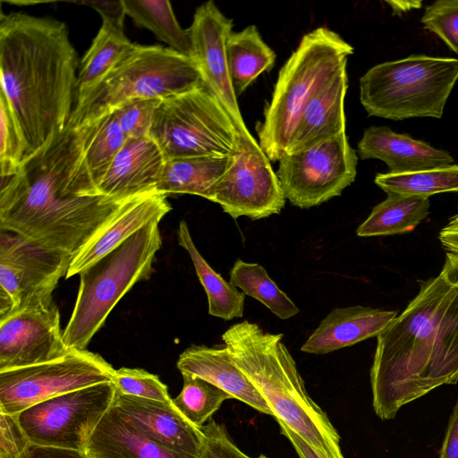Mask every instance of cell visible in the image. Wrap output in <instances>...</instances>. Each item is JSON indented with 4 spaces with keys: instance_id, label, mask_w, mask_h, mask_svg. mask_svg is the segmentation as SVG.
<instances>
[{
    "instance_id": "obj_1",
    "label": "cell",
    "mask_w": 458,
    "mask_h": 458,
    "mask_svg": "<svg viewBox=\"0 0 458 458\" xmlns=\"http://www.w3.org/2000/svg\"><path fill=\"white\" fill-rule=\"evenodd\" d=\"M92 124L65 128L1 178L0 229L74 257L127 201L99 193L84 162Z\"/></svg>"
},
{
    "instance_id": "obj_2",
    "label": "cell",
    "mask_w": 458,
    "mask_h": 458,
    "mask_svg": "<svg viewBox=\"0 0 458 458\" xmlns=\"http://www.w3.org/2000/svg\"><path fill=\"white\" fill-rule=\"evenodd\" d=\"M458 381V256L420 282L418 294L377 336L372 405L382 420L443 385Z\"/></svg>"
},
{
    "instance_id": "obj_3",
    "label": "cell",
    "mask_w": 458,
    "mask_h": 458,
    "mask_svg": "<svg viewBox=\"0 0 458 458\" xmlns=\"http://www.w3.org/2000/svg\"><path fill=\"white\" fill-rule=\"evenodd\" d=\"M77 67L65 23L25 13L1 14V92L20 123L29 156L68 123Z\"/></svg>"
},
{
    "instance_id": "obj_4",
    "label": "cell",
    "mask_w": 458,
    "mask_h": 458,
    "mask_svg": "<svg viewBox=\"0 0 458 458\" xmlns=\"http://www.w3.org/2000/svg\"><path fill=\"white\" fill-rule=\"evenodd\" d=\"M242 373L283 422L326 458H344L340 437L327 413L309 395L283 334L244 320L222 335Z\"/></svg>"
},
{
    "instance_id": "obj_5",
    "label": "cell",
    "mask_w": 458,
    "mask_h": 458,
    "mask_svg": "<svg viewBox=\"0 0 458 458\" xmlns=\"http://www.w3.org/2000/svg\"><path fill=\"white\" fill-rule=\"evenodd\" d=\"M353 47L325 27L305 34L281 67L264 119L257 125L259 145L270 161L288 151L301 114L309 103L346 70Z\"/></svg>"
},
{
    "instance_id": "obj_6",
    "label": "cell",
    "mask_w": 458,
    "mask_h": 458,
    "mask_svg": "<svg viewBox=\"0 0 458 458\" xmlns=\"http://www.w3.org/2000/svg\"><path fill=\"white\" fill-rule=\"evenodd\" d=\"M204 84L193 59L168 47L133 44L109 74L74 104L66 125H90L128 101L163 99Z\"/></svg>"
},
{
    "instance_id": "obj_7",
    "label": "cell",
    "mask_w": 458,
    "mask_h": 458,
    "mask_svg": "<svg viewBox=\"0 0 458 458\" xmlns=\"http://www.w3.org/2000/svg\"><path fill=\"white\" fill-rule=\"evenodd\" d=\"M158 225L142 228L79 274L77 298L64 330L69 351L85 350L123 295L150 277L162 246Z\"/></svg>"
},
{
    "instance_id": "obj_8",
    "label": "cell",
    "mask_w": 458,
    "mask_h": 458,
    "mask_svg": "<svg viewBox=\"0 0 458 458\" xmlns=\"http://www.w3.org/2000/svg\"><path fill=\"white\" fill-rule=\"evenodd\" d=\"M457 81V58L411 55L368 70L360 79V100L369 116L441 118Z\"/></svg>"
},
{
    "instance_id": "obj_9",
    "label": "cell",
    "mask_w": 458,
    "mask_h": 458,
    "mask_svg": "<svg viewBox=\"0 0 458 458\" xmlns=\"http://www.w3.org/2000/svg\"><path fill=\"white\" fill-rule=\"evenodd\" d=\"M149 136L165 160L231 157L241 138L228 112L206 84L161 99Z\"/></svg>"
},
{
    "instance_id": "obj_10",
    "label": "cell",
    "mask_w": 458,
    "mask_h": 458,
    "mask_svg": "<svg viewBox=\"0 0 458 458\" xmlns=\"http://www.w3.org/2000/svg\"><path fill=\"white\" fill-rule=\"evenodd\" d=\"M115 394L114 381L100 383L47 399L16 416L32 445L86 452Z\"/></svg>"
},
{
    "instance_id": "obj_11",
    "label": "cell",
    "mask_w": 458,
    "mask_h": 458,
    "mask_svg": "<svg viewBox=\"0 0 458 458\" xmlns=\"http://www.w3.org/2000/svg\"><path fill=\"white\" fill-rule=\"evenodd\" d=\"M114 369L102 356L72 350L47 362L0 372V411L16 415L47 399L112 382Z\"/></svg>"
},
{
    "instance_id": "obj_12",
    "label": "cell",
    "mask_w": 458,
    "mask_h": 458,
    "mask_svg": "<svg viewBox=\"0 0 458 458\" xmlns=\"http://www.w3.org/2000/svg\"><path fill=\"white\" fill-rule=\"evenodd\" d=\"M72 256L0 233V318L53 302V293L66 277Z\"/></svg>"
},
{
    "instance_id": "obj_13",
    "label": "cell",
    "mask_w": 458,
    "mask_h": 458,
    "mask_svg": "<svg viewBox=\"0 0 458 458\" xmlns=\"http://www.w3.org/2000/svg\"><path fill=\"white\" fill-rule=\"evenodd\" d=\"M358 157L346 133L306 150L284 155L276 172L285 199L293 206H318L351 185L357 174Z\"/></svg>"
},
{
    "instance_id": "obj_14",
    "label": "cell",
    "mask_w": 458,
    "mask_h": 458,
    "mask_svg": "<svg viewBox=\"0 0 458 458\" xmlns=\"http://www.w3.org/2000/svg\"><path fill=\"white\" fill-rule=\"evenodd\" d=\"M208 200L220 205L233 219L258 220L279 214L286 199L258 141L241 137L232 165L216 183Z\"/></svg>"
},
{
    "instance_id": "obj_15",
    "label": "cell",
    "mask_w": 458,
    "mask_h": 458,
    "mask_svg": "<svg viewBox=\"0 0 458 458\" xmlns=\"http://www.w3.org/2000/svg\"><path fill=\"white\" fill-rule=\"evenodd\" d=\"M69 352L55 301L0 318V372L54 360Z\"/></svg>"
},
{
    "instance_id": "obj_16",
    "label": "cell",
    "mask_w": 458,
    "mask_h": 458,
    "mask_svg": "<svg viewBox=\"0 0 458 458\" xmlns=\"http://www.w3.org/2000/svg\"><path fill=\"white\" fill-rule=\"evenodd\" d=\"M233 26V20L209 0L197 7L192 23L187 30L191 40L193 59L206 85L228 112L240 136L256 140L242 116L229 73L225 46Z\"/></svg>"
},
{
    "instance_id": "obj_17",
    "label": "cell",
    "mask_w": 458,
    "mask_h": 458,
    "mask_svg": "<svg viewBox=\"0 0 458 458\" xmlns=\"http://www.w3.org/2000/svg\"><path fill=\"white\" fill-rule=\"evenodd\" d=\"M113 405L147 437L162 446L190 458H198L203 433L172 403H165L117 392Z\"/></svg>"
},
{
    "instance_id": "obj_18",
    "label": "cell",
    "mask_w": 458,
    "mask_h": 458,
    "mask_svg": "<svg viewBox=\"0 0 458 458\" xmlns=\"http://www.w3.org/2000/svg\"><path fill=\"white\" fill-rule=\"evenodd\" d=\"M165 157L150 136L126 139L97 188L118 201L157 191Z\"/></svg>"
},
{
    "instance_id": "obj_19",
    "label": "cell",
    "mask_w": 458,
    "mask_h": 458,
    "mask_svg": "<svg viewBox=\"0 0 458 458\" xmlns=\"http://www.w3.org/2000/svg\"><path fill=\"white\" fill-rule=\"evenodd\" d=\"M171 209L167 195L157 191L129 199L72 258L65 278L79 275L147 225L159 224Z\"/></svg>"
},
{
    "instance_id": "obj_20",
    "label": "cell",
    "mask_w": 458,
    "mask_h": 458,
    "mask_svg": "<svg viewBox=\"0 0 458 458\" xmlns=\"http://www.w3.org/2000/svg\"><path fill=\"white\" fill-rule=\"evenodd\" d=\"M358 156L365 159H379L389 174L413 173L454 164L452 155L415 140L409 134L397 133L386 126L367 128L357 146Z\"/></svg>"
},
{
    "instance_id": "obj_21",
    "label": "cell",
    "mask_w": 458,
    "mask_h": 458,
    "mask_svg": "<svg viewBox=\"0 0 458 458\" xmlns=\"http://www.w3.org/2000/svg\"><path fill=\"white\" fill-rule=\"evenodd\" d=\"M398 316L387 310L354 305L335 308L323 318L301 350L306 353L326 354L377 337Z\"/></svg>"
},
{
    "instance_id": "obj_22",
    "label": "cell",
    "mask_w": 458,
    "mask_h": 458,
    "mask_svg": "<svg viewBox=\"0 0 458 458\" xmlns=\"http://www.w3.org/2000/svg\"><path fill=\"white\" fill-rule=\"evenodd\" d=\"M182 374L199 377L251 408L267 415L273 412L259 391L236 365L226 346L192 345L179 356Z\"/></svg>"
},
{
    "instance_id": "obj_23",
    "label": "cell",
    "mask_w": 458,
    "mask_h": 458,
    "mask_svg": "<svg viewBox=\"0 0 458 458\" xmlns=\"http://www.w3.org/2000/svg\"><path fill=\"white\" fill-rule=\"evenodd\" d=\"M347 89L348 76L344 70L309 103L297 123L286 154L306 150L345 133Z\"/></svg>"
},
{
    "instance_id": "obj_24",
    "label": "cell",
    "mask_w": 458,
    "mask_h": 458,
    "mask_svg": "<svg viewBox=\"0 0 458 458\" xmlns=\"http://www.w3.org/2000/svg\"><path fill=\"white\" fill-rule=\"evenodd\" d=\"M86 453L90 458H190L150 439L114 405L90 436Z\"/></svg>"
},
{
    "instance_id": "obj_25",
    "label": "cell",
    "mask_w": 458,
    "mask_h": 458,
    "mask_svg": "<svg viewBox=\"0 0 458 458\" xmlns=\"http://www.w3.org/2000/svg\"><path fill=\"white\" fill-rule=\"evenodd\" d=\"M233 162L225 157H184L165 161L157 191L169 194H191L208 199L216 183Z\"/></svg>"
},
{
    "instance_id": "obj_26",
    "label": "cell",
    "mask_w": 458,
    "mask_h": 458,
    "mask_svg": "<svg viewBox=\"0 0 458 458\" xmlns=\"http://www.w3.org/2000/svg\"><path fill=\"white\" fill-rule=\"evenodd\" d=\"M226 56L233 89L236 97L264 72L270 71L276 53L263 40L255 25L232 31L226 40Z\"/></svg>"
},
{
    "instance_id": "obj_27",
    "label": "cell",
    "mask_w": 458,
    "mask_h": 458,
    "mask_svg": "<svg viewBox=\"0 0 458 458\" xmlns=\"http://www.w3.org/2000/svg\"><path fill=\"white\" fill-rule=\"evenodd\" d=\"M132 45L123 32V26L102 21L97 36L81 61L74 104L109 74Z\"/></svg>"
},
{
    "instance_id": "obj_28",
    "label": "cell",
    "mask_w": 458,
    "mask_h": 458,
    "mask_svg": "<svg viewBox=\"0 0 458 458\" xmlns=\"http://www.w3.org/2000/svg\"><path fill=\"white\" fill-rule=\"evenodd\" d=\"M177 238L180 246L188 252L197 276L207 293L209 315L225 320L242 318L245 294L208 265L197 249L184 220L179 224Z\"/></svg>"
},
{
    "instance_id": "obj_29",
    "label": "cell",
    "mask_w": 458,
    "mask_h": 458,
    "mask_svg": "<svg viewBox=\"0 0 458 458\" xmlns=\"http://www.w3.org/2000/svg\"><path fill=\"white\" fill-rule=\"evenodd\" d=\"M429 208L428 198L389 192L372 208L356 233L369 237L409 233L428 217Z\"/></svg>"
},
{
    "instance_id": "obj_30",
    "label": "cell",
    "mask_w": 458,
    "mask_h": 458,
    "mask_svg": "<svg viewBox=\"0 0 458 458\" xmlns=\"http://www.w3.org/2000/svg\"><path fill=\"white\" fill-rule=\"evenodd\" d=\"M123 4L126 15L138 27L148 29L168 47L193 59L189 31L180 26L169 1L123 0Z\"/></svg>"
},
{
    "instance_id": "obj_31",
    "label": "cell",
    "mask_w": 458,
    "mask_h": 458,
    "mask_svg": "<svg viewBox=\"0 0 458 458\" xmlns=\"http://www.w3.org/2000/svg\"><path fill=\"white\" fill-rule=\"evenodd\" d=\"M229 282L245 295L260 301L281 319L293 318L300 311L259 264L236 260L231 269Z\"/></svg>"
},
{
    "instance_id": "obj_32",
    "label": "cell",
    "mask_w": 458,
    "mask_h": 458,
    "mask_svg": "<svg viewBox=\"0 0 458 458\" xmlns=\"http://www.w3.org/2000/svg\"><path fill=\"white\" fill-rule=\"evenodd\" d=\"M374 182L386 193L429 199L437 193L458 192V165L407 174H377Z\"/></svg>"
},
{
    "instance_id": "obj_33",
    "label": "cell",
    "mask_w": 458,
    "mask_h": 458,
    "mask_svg": "<svg viewBox=\"0 0 458 458\" xmlns=\"http://www.w3.org/2000/svg\"><path fill=\"white\" fill-rule=\"evenodd\" d=\"M125 140L126 137L120 128L114 112L92 124L85 147L84 162L96 187L105 176Z\"/></svg>"
},
{
    "instance_id": "obj_34",
    "label": "cell",
    "mask_w": 458,
    "mask_h": 458,
    "mask_svg": "<svg viewBox=\"0 0 458 458\" xmlns=\"http://www.w3.org/2000/svg\"><path fill=\"white\" fill-rule=\"evenodd\" d=\"M182 389L172 401L184 418L197 428L204 426L225 400L233 398L199 377L182 374Z\"/></svg>"
},
{
    "instance_id": "obj_35",
    "label": "cell",
    "mask_w": 458,
    "mask_h": 458,
    "mask_svg": "<svg viewBox=\"0 0 458 458\" xmlns=\"http://www.w3.org/2000/svg\"><path fill=\"white\" fill-rule=\"evenodd\" d=\"M0 172L1 178H4L17 173L29 156V149L20 123L3 92H0Z\"/></svg>"
},
{
    "instance_id": "obj_36",
    "label": "cell",
    "mask_w": 458,
    "mask_h": 458,
    "mask_svg": "<svg viewBox=\"0 0 458 458\" xmlns=\"http://www.w3.org/2000/svg\"><path fill=\"white\" fill-rule=\"evenodd\" d=\"M113 381L122 394L172 403L166 386L145 369L120 368L114 370Z\"/></svg>"
},
{
    "instance_id": "obj_37",
    "label": "cell",
    "mask_w": 458,
    "mask_h": 458,
    "mask_svg": "<svg viewBox=\"0 0 458 458\" xmlns=\"http://www.w3.org/2000/svg\"><path fill=\"white\" fill-rule=\"evenodd\" d=\"M420 22L458 55V0H437L427 5Z\"/></svg>"
},
{
    "instance_id": "obj_38",
    "label": "cell",
    "mask_w": 458,
    "mask_h": 458,
    "mask_svg": "<svg viewBox=\"0 0 458 458\" xmlns=\"http://www.w3.org/2000/svg\"><path fill=\"white\" fill-rule=\"evenodd\" d=\"M159 98H137L128 101L114 112L126 139L149 136Z\"/></svg>"
},
{
    "instance_id": "obj_39",
    "label": "cell",
    "mask_w": 458,
    "mask_h": 458,
    "mask_svg": "<svg viewBox=\"0 0 458 458\" xmlns=\"http://www.w3.org/2000/svg\"><path fill=\"white\" fill-rule=\"evenodd\" d=\"M199 428L204 437L198 458H251L234 445L223 425L210 420Z\"/></svg>"
},
{
    "instance_id": "obj_40",
    "label": "cell",
    "mask_w": 458,
    "mask_h": 458,
    "mask_svg": "<svg viewBox=\"0 0 458 458\" xmlns=\"http://www.w3.org/2000/svg\"><path fill=\"white\" fill-rule=\"evenodd\" d=\"M30 445L17 416L0 411V458H27Z\"/></svg>"
},
{
    "instance_id": "obj_41",
    "label": "cell",
    "mask_w": 458,
    "mask_h": 458,
    "mask_svg": "<svg viewBox=\"0 0 458 458\" xmlns=\"http://www.w3.org/2000/svg\"><path fill=\"white\" fill-rule=\"evenodd\" d=\"M80 4L95 9L101 15L102 21H108L123 26L124 16L126 15L123 0L83 1Z\"/></svg>"
},
{
    "instance_id": "obj_42",
    "label": "cell",
    "mask_w": 458,
    "mask_h": 458,
    "mask_svg": "<svg viewBox=\"0 0 458 458\" xmlns=\"http://www.w3.org/2000/svg\"><path fill=\"white\" fill-rule=\"evenodd\" d=\"M439 458H458V396L449 417Z\"/></svg>"
},
{
    "instance_id": "obj_43",
    "label": "cell",
    "mask_w": 458,
    "mask_h": 458,
    "mask_svg": "<svg viewBox=\"0 0 458 458\" xmlns=\"http://www.w3.org/2000/svg\"><path fill=\"white\" fill-rule=\"evenodd\" d=\"M27 458H90L86 452L30 445Z\"/></svg>"
},
{
    "instance_id": "obj_44",
    "label": "cell",
    "mask_w": 458,
    "mask_h": 458,
    "mask_svg": "<svg viewBox=\"0 0 458 458\" xmlns=\"http://www.w3.org/2000/svg\"><path fill=\"white\" fill-rule=\"evenodd\" d=\"M438 238L447 252L458 256V211L440 230Z\"/></svg>"
},
{
    "instance_id": "obj_45",
    "label": "cell",
    "mask_w": 458,
    "mask_h": 458,
    "mask_svg": "<svg viewBox=\"0 0 458 458\" xmlns=\"http://www.w3.org/2000/svg\"><path fill=\"white\" fill-rule=\"evenodd\" d=\"M282 434L287 437L300 458H326L283 422H278Z\"/></svg>"
},
{
    "instance_id": "obj_46",
    "label": "cell",
    "mask_w": 458,
    "mask_h": 458,
    "mask_svg": "<svg viewBox=\"0 0 458 458\" xmlns=\"http://www.w3.org/2000/svg\"><path fill=\"white\" fill-rule=\"evenodd\" d=\"M386 3L390 4L394 15H401V13L412 9H419L422 4L420 1H386Z\"/></svg>"
},
{
    "instance_id": "obj_47",
    "label": "cell",
    "mask_w": 458,
    "mask_h": 458,
    "mask_svg": "<svg viewBox=\"0 0 458 458\" xmlns=\"http://www.w3.org/2000/svg\"><path fill=\"white\" fill-rule=\"evenodd\" d=\"M257 458H268V457H267L266 455L261 454V455H259V457H257Z\"/></svg>"
}]
</instances>
